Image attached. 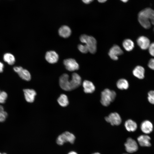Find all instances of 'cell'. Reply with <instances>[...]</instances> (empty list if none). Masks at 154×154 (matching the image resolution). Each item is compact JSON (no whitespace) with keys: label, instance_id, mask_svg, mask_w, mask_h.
<instances>
[{"label":"cell","instance_id":"13","mask_svg":"<svg viewBox=\"0 0 154 154\" xmlns=\"http://www.w3.org/2000/svg\"><path fill=\"white\" fill-rule=\"evenodd\" d=\"M45 58L46 60L49 63L54 64L58 61L59 56L57 53L55 51H50L46 52Z\"/></svg>","mask_w":154,"mask_h":154},{"label":"cell","instance_id":"5","mask_svg":"<svg viewBox=\"0 0 154 154\" xmlns=\"http://www.w3.org/2000/svg\"><path fill=\"white\" fill-rule=\"evenodd\" d=\"M75 139V137L73 134L68 131H65L58 136L56 141L59 145H62L67 142L73 144Z\"/></svg>","mask_w":154,"mask_h":154},{"label":"cell","instance_id":"32","mask_svg":"<svg viewBox=\"0 0 154 154\" xmlns=\"http://www.w3.org/2000/svg\"><path fill=\"white\" fill-rule=\"evenodd\" d=\"M82 1L86 4H89L92 1L94 0H82Z\"/></svg>","mask_w":154,"mask_h":154},{"label":"cell","instance_id":"20","mask_svg":"<svg viewBox=\"0 0 154 154\" xmlns=\"http://www.w3.org/2000/svg\"><path fill=\"white\" fill-rule=\"evenodd\" d=\"M4 61L10 65H13L14 64L15 59L14 56L10 53H7L4 54L3 56Z\"/></svg>","mask_w":154,"mask_h":154},{"label":"cell","instance_id":"36","mask_svg":"<svg viewBox=\"0 0 154 154\" xmlns=\"http://www.w3.org/2000/svg\"><path fill=\"white\" fill-rule=\"evenodd\" d=\"M92 154H100V153H95Z\"/></svg>","mask_w":154,"mask_h":154},{"label":"cell","instance_id":"15","mask_svg":"<svg viewBox=\"0 0 154 154\" xmlns=\"http://www.w3.org/2000/svg\"><path fill=\"white\" fill-rule=\"evenodd\" d=\"M151 139L148 135H141L137 138V140L139 145L142 147H150L151 144L150 142Z\"/></svg>","mask_w":154,"mask_h":154},{"label":"cell","instance_id":"38","mask_svg":"<svg viewBox=\"0 0 154 154\" xmlns=\"http://www.w3.org/2000/svg\"><path fill=\"white\" fill-rule=\"evenodd\" d=\"M127 154V153H123V154Z\"/></svg>","mask_w":154,"mask_h":154},{"label":"cell","instance_id":"39","mask_svg":"<svg viewBox=\"0 0 154 154\" xmlns=\"http://www.w3.org/2000/svg\"></svg>","mask_w":154,"mask_h":154},{"label":"cell","instance_id":"34","mask_svg":"<svg viewBox=\"0 0 154 154\" xmlns=\"http://www.w3.org/2000/svg\"><path fill=\"white\" fill-rule=\"evenodd\" d=\"M97 0L100 3H103L106 1L107 0Z\"/></svg>","mask_w":154,"mask_h":154},{"label":"cell","instance_id":"33","mask_svg":"<svg viewBox=\"0 0 154 154\" xmlns=\"http://www.w3.org/2000/svg\"><path fill=\"white\" fill-rule=\"evenodd\" d=\"M68 154H78L76 152L74 151H71L69 152Z\"/></svg>","mask_w":154,"mask_h":154},{"label":"cell","instance_id":"27","mask_svg":"<svg viewBox=\"0 0 154 154\" xmlns=\"http://www.w3.org/2000/svg\"><path fill=\"white\" fill-rule=\"evenodd\" d=\"M148 49L149 54L154 57V42L151 43Z\"/></svg>","mask_w":154,"mask_h":154},{"label":"cell","instance_id":"17","mask_svg":"<svg viewBox=\"0 0 154 154\" xmlns=\"http://www.w3.org/2000/svg\"><path fill=\"white\" fill-rule=\"evenodd\" d=\"M145 70L144 67L141 66H137L133 69V75L138 78L141 79L145 76Z\"/></svg>","mask_w":154,"mask_h":154},{"label":"cell","instance_id":"25","mask_svg":"<svg viewBox=\"0 0 154 154\" xmlns=\"http://www.w3.org/2000/svg\"><path fill=\"white\" fill-rule=\"evenodd\" d=\"M7 97V94L5 91H0V103H5Z\"/></svg>","mask_w":154,"mask_h":154},{"label":"cell","instance_id":"6","mask_svg":"<svg viewBox=\"0 0 154 154\" xmlns=\"http://www.w3.org/2000/svg\"><path fill=\"white\" fill-rule=\"evenodd\" d=\"M14 70L17 73L20 77L23 80L27 81H30L31 79V75L27 70L21 66H15L13 67Z\"/></svg>","mask_w":154,"mask_h":154},{"label":"cell","instance_id":"29","mask_svg":"<svg viewBox=\"0 0 154 154\" xmlns=\"http://www.w3.org/2000/svg\"><path fill=\"white\" fill-rule=\"evenodd\" d=\"M148 96L154 99V91H150L148 93Z\"/></svg>","mask_w":154,"mask_h":154},{"label":"cell","instance_id":"12","mask_svg":"<svg viewBox=\"0 0 154 154\" xmlns=\"http://www.w3.org/2000/svg\"><path fill=\"white\" fill-rule=\"evenodd\" d=\"M26 100L29 103L33 102L37 93L35 90L33 89H26L23 90Z\"/></svg>","mask_w":154,"mask_h":154},{"label":"cell","instance_id":"10","mask_svg":"<svg viewBox=\"0 0 154 154\" xmlns=\"http://www.w3.org/2000/svg\"><path fill=\"white\" fill-rule=\"evenodd\" d=\"M137 43L140 48L143 50L148 49L151 42L150 39L145 36H141L137 39Z\"/></svg>","mask_w":154,"mask_h":154},{"label":"cell","instance_id":"22","mask_svg":"<svg viewBox=\"0 0 154 154\" xmlns=\"http://www.w3.org/2000/svg\"><path fill=\"white\" fill-rule=\"evenodd\" d=\"M57 101L59 105L62 107H66L69 104L68 98L65 94H61L58 99Z\"/></svg>","mask_w":154,"mask_h":154},{"label":"cell","instance_id":"8","mask_svg":"<svg viewBox=\"0 0 154 154\" xmlns=\"http://www.w3.org/2000/svg\"><path fill=\"white\" fill-rule=\"evenodd\" d=\"M124 145L126 151L129 153H133L138 149V146L136 142L131 138L127 139Z\"/></svg>","mask_w":154,"mask_h":154},{"label":"cell","instance_id":"35","mask_svg":"<svg viewBox=\"0 0 154 154\" xmlns=\"http://www.w3.org/2000/svg\"><path fill=\"white\" fill-rule=\"evenodd\" d=\"M120 0L121 1H122L124 3L128 1V0Z\"/></svg>","mask_w":154,"mask_h":154},{"label":"cell","instance_id":"11","mask_svg":"<svg viewBox=\"0 0 154 154\" xmlns=\"http://www.w3.org/2000/svg\"><path fill=\"white\" fill-rule=\"evenodd\" d=\"M123 53V51L119 46L114 45L110 49L108 55L112 59L116 60L118 59V56L122 54Z\"/></svg>","mask_w":154,"mask_h":154},{"label":"cell","instance_id":"28","mask_svg":"<svg viewBox=\"0 0 154 154\" xmlns=\"http://www.w3.org/2000/svg\"><path fill=\"white\" fill-rule=\"evenodd\" d=\"M147 65L150 69L154 70V58H151L149 60Z\"/></svg>","mask_w":154,"mask_h":154},{"label":"cell","instance_id":"18","mask_svg":"<svg viewBox=\"0 0 154 154\" xmlns=\"http://www.w3.org/2000/svg\"><path fill=\"white\" fill-rule=\"evenodd\" d=\"M58 33L60 36L64 38H67L71 35V31L70 27L66 25L61 27L59 29Z\"/></svg>","mask_w":154,"mask_h":154},{"label":"cell","instance_id":"1","mask_svg":"<svg viewBox=\"0 0 154 154\" xmlns=\"http://www.w3.org/2000/svg\"><path fill=\"white\" fill-rule=\"evenodd\" d=\"M81 77L76 73H73L71 80L66 74H62L59 78V84L60 88L66 91H70L79 87L81 84Z\"/></svg>","mask_w":154,"mask_h":154},{"label":"cell","instance_id":"30","mask_svg":"<svg viewBox=\"0 0 154 154\" xmlns=\"http://www.w3.org/2000/svg\"><path fill=\"white\" fill-rule=\"evenodd\" d=\"M148 100L149 102L151 104H154V99L148 96Z\"/></svg>","mask_w":154,"mask_h":154},{"label":"cell","instance_id":"9","mask_svg":"<svg viewBox=\"0 0 154 154\" xmlns=\"http://www.w3.org/2000/svg\"><path fill=\"white\" fill-rule=\"evenodd\" d=\"M63 63L66 69L69 71H74L79 68V64L74 59L70 58L65 59Z\"/></svg>","mask_w":154,"mask_h":154},{"label":"cell","instance_id":"24","mask_svg":"<svg viewBox=\"0 0 154 154\" xmlns=\"http://www.w3.org/2000/svg\"><path fill=\"white\" fill-rule=\"evenodd\" d=\"M7 116V113L4 111L3 107L0 105V122L4 121Z\"/></svg>","mask_w":154,"mask_h":154},{"label":"cell","instance_id":"23","mask_svg":"<svg viewBox=\"0 0 154 154\" xmlns=\"http://www.w3.org/2000/svg\"><path fill=\"white\" fill-rule=\"evenodd\" d=\"M117 86L120 90H126L129 86L128 82L126 79L122 78L119 79L116 83Z\"/></svg>","mask_w":154,"mask_h":154},{"label":"cell","instance_id":"3","mask_svg":"<svg viewBox=\"0 0 154 154\" xmlns=\"http://www.w3.org/2000/svg\"><path fill=\"white\" fill-rule=\"evenodd\" d=\"M116 96V93L114 91L105 89L101 92L100 102L104 106H107L114 101Z\"/></svg>","mask_w":154,"mask_h":154},{"label":"cell","instance_id":"4","mask_svg":"<svg viewBox=\"0 0 154 154\" xmlns=\"http://www.w3.org/2000/svg\"><path fill=\"white\" fill-rule=\"evenodd\" d=\"M80 40L85 43L87 47L88 51L92 54L95 53L97 49V41L93 37L85 34L82 35L80 37Z\"/></svg>","mask_w":154,"mask_h":154},{"label":"cell","instance_id":"16","mask_svg":"<svg viewBox=\"0 0 154 154\" xmlns=\"http://www.w3.org/2000/svg\"><path fill=\"white\" fill-rule=\"evenodd\" d=\"M82 86L84 91L86 93H92L95 89V87L94 84L89 80H84L83 82Z\"/></svg>","mask_w":154,"mask_h":154},{"label":"cell","instance_id":"19","mask_svg":"<svg viewBox=\"0 0 154 154\" xmlns=\"http://www.w3.org/2000/svg\"><path fill=\"white\" fill-rule=\"evenodd\" d=\"M124 125L126 130L129 132L134 131L137 128L136 123L130 119L127 120L125 123Z\"/></svg>","mask_w":154,"mask_h":154},{"label":"cell","instance_id":"31","mask_svg":"<svg viewBox=\"0 0 154 154\" xmlns=\"http://www.w3.org/2000/svg\"><path fill=\"white\" fill-rule=\"evenodd\" d=\"M4 65L1 62H0V73L2 72L3 71Z\"/></svg>","mask_w":154,"mask_h":154},{"label":"cell","instance_id":"14","mask_svg":"<svg viewBox=\"0 0 154 154\" xmlns=\"http://www.w3.org/2000/svg\"><path fill=\"white\" fill-rule=\"evenodd\" d=\"M140 128L141 130L143 133L146 134H149L152 131L153 126L151 121L146 120L144 121L141 123Z\"/></svg>","mask_w":154,"mask_h":154},{"label":"cell","instance_id":"21","mask_svg":"<svg viewBox=\"0 0 154 154\" xmlns=\"http://www.w3.org/2000/svg\"><path fill=\"white\" fill-rule=\"evenodd\" d=\"M122 45L125 50L128 51L132 50L134 47L133 42L129 39L124 40L123 41Z\"/></svg>","mask_w":154,"mask_h":154},{"label":"cell","instance_id":"2","mask_svg":"<svg viewBox=\"0 0 154 154\" xmlns=\"http://www.w3.org/2000/svg\"><path fill=\"white\" fill-rule=\"evenodd\" d=\"M138 20L143 28L149 29L151 25H154V10L150 8L142 10L138 14Z\"/></svg>","mask_w":154,"mask_h":154},{"label":"cell","instance_id":"37","mask_svg":"<svg viewBox=\"0 0 154 154\" xmlns=\"http://www.w3.org/2000/svg\"><path fill=\"white\" fill-rule=\"evenodd\" d=\"M0 154H6L5 153H0Z\"/></svg>","mask_w":154,"mask_h":154},{"label":"cell","instance_id":"26","mask_svg":"<svg viewBox=\"0 0 154 154\" xmlns=\"http://www.w3.org/2000/svg\"><path fill=\"white\" fill-rule=\"evenodd\" d=\"M78 48L79 50L83 53H86L88 52V48L85 44H79Z\"/></svg>","mask_w":154,"mask_h":154},{"label":"cell","instance_id":"7","mask_svg":"<svg viewBox=\"0 0 154 154\" xmlns=\"http://www.w3.org/2000/svg\"><path fill=\"white\" fill-rule=\"evenodd\" d=\"M106 121L112 125H118L121 122V118L119 114L116 112L112 113L105 117Z\"/></svg>","mask_w":154,"mask_h":154}]
</instances>
